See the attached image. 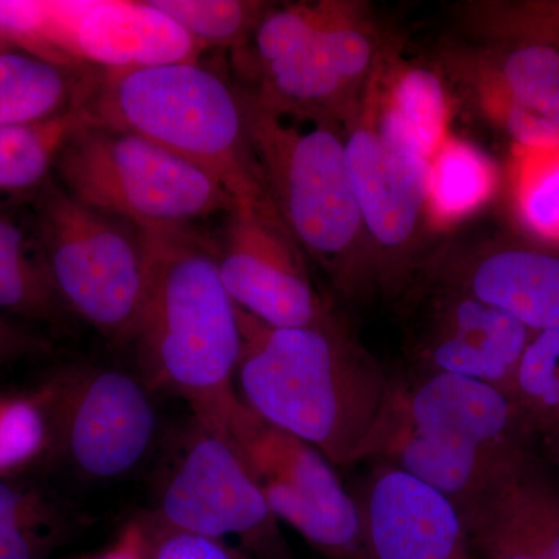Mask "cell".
Instances as JSON below:
<instances>
[{
	"label": "cell",
	"instance_id": "1",
	"mask_svg": "<svg viewBox=\"0 0 559 559\" xmlns=\"http://www.w3.org/2000/svg\"><path fill=\"white\" fill-rule=\"evenodd\" d=\"M146 234L148 275L131 340L151 384L186 400L202 429L229 439L241 401V331L216 248L193 229Z\"/></svg>",
	"mask_w": 559,
	"mask_h": 559
},
{
	"label": "cell",
	"instance_id": "2",
	"mask_svg": "<svg viewBox=\"0 0 559 559\" xmlns=\"http://www.w3.org/2000/svg\"><path fill=\"white\" fill-rule=\"evenodd\" d=\"M240 399L260 418L311 444L331 465L358 463L392 380L325 320L274 329L238 308Z\"/></svg>",
	"mask_w": 559,
	"mask_h": 559
},
{
	"label": "cell",
	"instance_id": "3",
	"mask_svg": "<svg viewBox=\"0 0 559 559\" xmlns=\"http://www.w3.org/2000/svg\"><path fill=\"white\" fill-rule=\"evenodd\" d=\"M509 395L448 373L392 380L388 404L358 462L399 466L439 489L462 518L525 454Z\"/></svg>",
	"mask_w": 559,
	"mask_h": 559
},
{
	"label": "cell",
	"instance_id": "4",
	"mask_svg": "<svg viewBox=\"0 0 559 559\" xmlns=\"http://www.w3.org/2000/svg\"><path fill=\"white\" fill-rule=\"evenodd\" d=\"M86 108L97 123L138 135L209 173L235 204H272L241 97L200 62L102 72Z\"/></svg>",
	"mask_w": 559,
	"mask_h": 559
},
{
	"label": "cell",
	"instance_id": "5",
	"mask_svg": "<svg viewBox=\"0 0 559 559\" xmlns=\"http://www.w3.org/2000/svg\"><path fill=\"white\" fill-rule=\"evenodd\" d=\"M53 175L73 200L145 231L191 229L235 207L209 173L95 120L70 135Z\"/></svg>",
	"mask_w": 559,
	"mask_h": 559
},
{
	"label": "cell",
	"instance_id": "6",
	"mask_svg": "<svg viewBox=\"0 0 559 559\" xmlns=\"http://www.w3.org/2000/svg\"><path fill=\"white\" fill-rule=\"evenodd\" d=\"M33 201V226L62 304L112 340H131L150 264L145 230L87 207L51 176Z\"/></svg>",
	"mask_w": 559,
	"mask_h": 559
},
{
	"label": "cell",
	"instance_id": "7",
	"mask_svg": "<svg viewBox=\"0 0 559 559\" xmlns=\"http://www.w3.org/2000/svg\"><path fill=\"white\" fill-rule=\"evenodd\" d=\"M0 38L70 69L197 62L202 47L148 0H0Z\"/></svg>",
	"mask_w": 559,
	"mask_h": 559
},
{
	"label": "cell",
	"instance_id": "8",
	"mask_svg": "<svg viewBox=\"0 0 559 559\" xmlns=\"http://www.w3.org/2000/svg\"><path fill=\"white\" fill-rule=\"evenodd\" d=\"M241 102L250 145L286 230L318 259L342 255L362 224L345 143L329 128L297 131L263 103Z\"/></svg>",
	"mask_w": 559,
	"mask_h": 559
},
{
	"label": "cell",
	"instance_id": "9",
	"mask_svg": "<svg viewBox=\"0 0 559 559\" xmlns=\"http://www.w3.org/2000/svg\"><path fill=\"white\" fill-rule=\"evenodd\" d=\"M229 440L277 520L329 559H367L358 506L311 444L275 428L240 401Z\"/></svg>",
	"mask_w": 559,
	"mask_h": 559
},
{
	"label": "cell",
	"instance_id": "10",
	"mask_svg": "<svg viewBox=\"0 0 559 559\" xmlns=\"http://www.w3.org/2000/svg\"><path fill=\"white\" fill-rule=\"evenodd\" d=\"M162 527L223 540L241 539L257 559H288L263 491L229 439L198 426L162 495Z\"/></svg>",
	"mask_w": 559,
	"mask_h": 559
},
{
	"label": "cell",
	"instance_id": "11",
	"mask_svg": "<svg viewBox=\"0 0 559 559\" xmlns=\"http://www.w3.org/2000/svg\"><path fill=\"white\" fill-rule=\"evenodd\" d=\"M229 218L216 259L234 304L274 329H299L322 319L274 205L235 204Z\"/></svg>",
	"mask_w": 559,
	"mask_h": 559
},
{
	"label": "cell",
	"instance_id": "12",
	"mask_svg": "<svg viewBox=\"0 0 559 559\" xmlns=\"http://www.w3.org/2000/svg\"><path fill=\"white\" fill-rule=\"evenodd\" d=\"M66 448L76 468L114 479L150 450L156 414L145 388L119 370L83 369L66 378L60 400Z\"/></svg>",
	"mask_w": 559,
	"mask_h": 559
},
{
	"label": "cell",
	"instance_id": "13",
	"mask_svg": "<svg viewBox=\"0 0 559 559\" xmlns=\"http://www.w3.org/2000/svg\"><path fill=\"white\" fill-rule=\"evenodd\" d=\"M352 495L367 559H471L457 507L399 466L378 462Z\"/></svg>",
	"mask_w": 559,
	"mask_h": 559
},
{
	"label": "cell",
	"instance_id": "14",
	"mask_svg": "<svg viewBox=\"0 0 559 559\" xmlns=\"http://www.w3.org/2000/svg\"><path fill=\"white\" fill-rule=\"evenodd\" d=\"M463 521L471 559H559V489L527 454Z\"/></svg>",
	"mask_w": 559,
	"mask_h": 559
},
{
	"label": "cell",
	"instance_id": "15",
	"mask_svg": "<svg viewBox=\"0 0 559 559\" xmlns=\"http://www.w3.org/2000/svg\"><path fill=\"white\" fill-rule=\"evenodd\" d=\"M533 334L509 312L468 294L454 301L436 333L421 345L423 371L485 382L511 400L514 373Z\"/></svg>",
	"mask_w": 559,
	"mask_h": 559
},
{
	"label": "cell",
	"instance_id": "16",
	"mask_svg": "<svg viewBox=\"0 0 559 559\" xmlns=\"http://www.w3.org/2000/svg\"><path fill=\"white\" fill-rule=\"evenodd\" d=\"M345 154L364 226L381 245L400 246L428 200L430 162L393 150L370 130L353 132Z\"/></svg>",
	"mask_w": 559,
	"mask_h": 559
},
{
	"label": "cell",
	"instance_id": "17",
	"mask_svg": "<svg viewBox=\"0 0 559 559\" xmlns=\"http://www.w3.org/2000/svg\"><path fill=\"white\" fill-rule=\"evenodd\" d=\"M255 49L270 90L260 98L264 105H320L345 84L331 57L325 14L319 11L293 7L267 14L257 25Z\"/></svg>",
	"mask_w": 559,
	"mask_h": 559
},
{
	"label": "cell",
	"instance_id": "18",
	"mask_svg": "<svg viewBox=\"0 0 559 559\" xmlns=\"http://www.w3.org/2000/svg\"><path fill=\"white\" fill-rule=\"evenodd\" d=\"M471 296L509 312L533 333L559 330V257L540 250L492 253L471 274Z\"/></svg>",
	"mask_w": 559,
	"mask_h": 559
},
{
	"label": "cell",
	"instance_id": "19",
	"mask_svg": "<svg viewBox=\"0 0 559 559\" xmlns=\"http://www.w3.org/2000/svg\"><path fill=\"white\" fill-rule=\"evenodd\" d=\"M102 72L70 69L20 49L0 50V128L57 119L90 103Z\"/></svg>",
	"mask_w": 559,
	"mask_h": 559
},
{
	"label": "cell",
	"instance_id": "20",
	"mask_svg": "<svg viewBox=\"0 0 559 559\" xmlns=\"http://www.w3.org/2000/svg\"><path fill=\"white\" fill-rule=\"evenodd\" d=\"M502 119L524 148L559 146V51L525 40L500 68Z\"/></svg>",
	"mask_w": 559,
	"mask_h": 559
},
{
	"label": "cell",
	"instance_id": "21",
	"mask_svg": "<svg viewBox=\"0 0 559 559\" xmlns=\"http://www.w3.org/2000/svg\"><path fill=\"white\" fill-rule=\"evenodd\" d=\"M61 304L35 226L0 212V310L49 318Z\"/></svg>",
	"mask_w": 559,
	"mask_h": 559
},
{
	"label": "cell",
	"instance_id": "22",
	"mask_svg": "<svg viewBox=\"0 0 559 559\" xmlns=\"http://www.w3.org/2000/svg\"><path fill=\"white\" fill-rule=\"evenodd\" d=\"M444 127L447 100L439 79L429 70L414 69L396 84L378 134L393 150L430 162L443 143Z\"/></svg>",
	"mask_w": 559,
	"mask_h": 559
},
{
	"label": "cell",
	"instance_id": "23",
	"mask_svg": "<svg viewBox=\"0 0 559 559\" xmlns=\"http://www.w3.org/2000/svg\"><path fill=\"white\" fill-rule=\"evenodd\" d=\"M94 121L86 106L28 127L0 128V194L35 193L51 178L73 132Z\"/></svg>",
	"mask_w": 559,
	"mask_h": 559
},
{
	"label": "cell",
	"instance_id": "24",
	"mask_svg": "<svg viewBox=\"0 0 559 559\" xmlns=\"http://www.w3.org/2000/svg\"><path fill=\"white\" fill-rule=\"evenodd\" d=\"M511 401L524 428H559V330L533 334L514 373Z\"/></svg>",
	"mask_w": 559,
	"mask_h": 559
},
{
	"label": "cell",
	"instance_id": "25",
	"mask_svg": "<svg viewBox=\"0 0 559 559\" xmlns=\"http://www.w3.org/2000/svg\"><path fill=\"white\" fill-rule=\"evenodd\" d=\"M495 175L488 160L460 142L441 143L430 160L428 198L444 218L469 212L491 193Z\"/></svg>",
	"mask_w": 559,
	"mask_h": 559
},
{
	"label": "cell",
	"instance_id": "26",
	"mask_svg": "<svg viewBox=\"0 0 559 559\" xmlns=\"http://www.w3.org/2000/svg\"><path fill=\"white\" fill-rule=\"evenodd\" d=\"M514 190L522 223L538 237L559 242V146H518Z\"/></svg>",
	"mask_w": 559,
	"mask_h": 559
},
{
	"label": "cell",
	"instance_id": "27",
	"mask_svg": "<svg viewBox=\"0 0 559 559\" xmlns=\"http://www.w3.org/2000/svg\"><path fill=\"white\" fill-rule=\"evenodd\" d=\"M170 17L202 50L237 46L257 22L259 3L240 0H148Z\"/></svg>",
	"mask_w": 559,
	"mask_h": 559
},
{
	"label": "cell",
	"instance_id": "28",
	"mask_svg": "<svg viewBox=\"0 0 559 559\" xmlns=\"http://www.w3.org/2000/svg\"><path fill=\"white\" fill-rule=\"evenodd\" d=\"M46 437V419L33 401L0 400V473L36 457Z\"/></svg>",
	"mask_w": 559,
	"mask_h": 559
},
{
	"label": "cell",
	"instance_id": "29",
	"mask_svg": "<svg viewBox=\"0 0 559 559\" xmlns=\"http://www.w3.org/2000/svg\"><path fill=\"white\" fill-rule=\"evenodd\" d=\"M148 559H257L224 540L165 528L156 522L145 524Z\"/></svg>",
	"mask_w": 559,
	"mask_h": 559
},
{
	"label": "cell",
	"instance_id": "30",
	"mask_svg": "<svg viewBox=\"0 0 559 559\" xmlns=\"http://www.w3.org/2000/svg\"><path fill=\"white\" fill-rule=\"evenodd\" d=\"M326 40L334 68L341 79L347 81L358 79L369 68L371 60L370 40L358 31L333 24L325 17Z\"/></svg>",
	"mask_w": 559,
	"mask_h": 559
},
{
	"label": "cell",
	"instance_id": "31",
	"mask_svg": "<svg viewBox=\"0 0 559 559\" xmlns=\"http://www.w3.org/2000/svg\"><path fill=\"white\" fill-rule=\"evenodd\" d=\"M514 32L525 40L549 44L559 51V2L527 3L514 9Z\"/></svg>",
	"mask_w": 559,
	"mask_h": 559
},
{
	"label": "cell",
	"instance_id": "32",
	"mask_svg": "<svg viewBox=\"0 0 559 559\" xmlns=\"http://www.w3.org/2000/svg\"><path fill=\"white\" fill-rule=\"evenodd\" d=\"M40 516L43 510L38 502L0 484V535L13 530H33L38 525Z\"/></svg>",
	"mask_w": 559,
	"mask_h": 559
},
{
	"label": "cell",
	"instance_id": "33",
	"mask_svg": "<svg viewBox=\"0 0 559 559\" xmlns=\"http://www.w3.org/2000/svg\"><path fill=\"white\" fill-rule=\"evenodd\" d=\"M94 559H148V539L143 522L134 521L123 528L110 549Z\"/></svg>",
	"mask_w": 559,
	"mask_h": 559
},
{
	"label": "cell",
	"instance_id": "34",
	"mask_svg": "<svg viewBox=\"0 0 559 559\" xmlns=\"http://www.w3.org/2000/svg\"><path fill=\"white\" fill-rule=\"evenodd\" d=\"M39 543L33 530H13L0 535V559H36Z\"/></svg>",
	"mask_w": 559,
	"mask_h": 559
},
{
	"label": "cell",
	"instance_id": "35",
	"mask_svg": "<svg viewBox=\"0 0 559 559\" xmlns=\"http://www.w3.org/2000/svg\"><path fill=\"white\" fill-rule=\"evenodd\" d=\"M14 345L13 333L5 323L0 320V353L10 349Z\"/></svg>",
	"mask_w": 559,
	"mask_h": 559
},
{
	"label": "cell",
	"instance_id": "36",
	"mask_svg": "<svg viewBox=\"0 0 559 559\" xmlns=\"http://www.w3.org/2000/svg\"><path fill=\"white\" fill-rule=\"evenodd\" d=\"M7 49H14V47L10 46V44L7 43V40H3L2 38H0V50H7Z\"/></svg>",
	"mask_w": 559,
	"mask_h": 559
},
{
	"label": "cell",
	"instance_id": "37",
	"mask_svg": "<svg viewBox=\"0 0 559 559\" xmlns=\"http://www.w3.org/2000/svg\"><path fill=\"white\" fill-rule=\"evenodd\" d=\"M555 430H559V428H558V429H555Z\"/></svg>",
	"mask_w": 559,
	"mask_h": 559
}]
</instances>
